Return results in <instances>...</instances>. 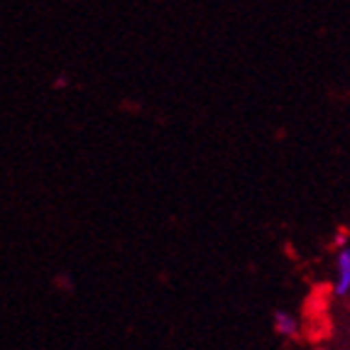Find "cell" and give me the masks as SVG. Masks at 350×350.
Listing matches in <instances>:
<instances>
[{
	"instance_id": "1",
	"label": "cell",
	"mask_w": 350,
	"mask_h": 350,
	"mask_svg": "<svg viewBox=\"0 0 350 350\" xmlns=\"http://www.w3.org/2000/svg\"><path fill=\"white\" fill-rule=\"evenodd\" d=\"M336 297H345L350 292V247H340L338 252V282H336Z\"/></svg>"
},
{
	"instance_id": "2",
	"label": "cell",
	"mask_w": 350,
	"mask_h": 350,
	"mask_svg": "<svg viewBox=\"0 0 350 350\" xmlns=\"http://www.w3.org/2000/svg\"><path fill=\"white\" fill-rule=\"evenodd\" d=\"M275 328L282 336H297V321L286 311H277L275 314Z\"/></svg>"
}]
</instances>
